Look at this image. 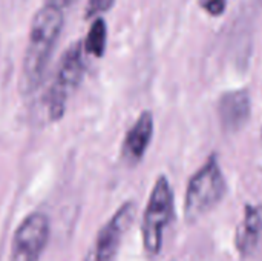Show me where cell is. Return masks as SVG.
Returning a JSON list of instances; mask_svg holds the SVG:
<instances>
[{
  "label": "cell",
  "instance_id": "52a82bcc",
  "mask_svg": "<svg viewBox=\"0 0 262 261\" xmlns=\"http://www.w3.org/2000/svg\"><path fill=\"white\" fill-rule=\"evenodd\" d=\"M252 114V103L247 91H230L221 95L218 102V117L226 132L243 129Z\"/></svg>",
  "mask_w": 262,
  "mask_h": 261
},
{
  "label": "cell",
  "instance_id": "8fae6325",
  "mask_svg": "<svg viewBox=\"0 0 262 261\" xmlns=\"http://www.w3.org/2000/svg\"><path fill=\"white\" fill-rule=\"evenodd\" d=\"M114 2L115 0H89L86 11H84V15L88 18H91V17H95L98 14H103L114 6Z\"/></svg>",
  "mask_w": 262,
  "mask_h": 261
},
{
  "label": "cell",
  "instance_id": "30bf717a",
  "mask_svg": "<svg viewBox=\"0 0 262 261\" xmlns=\"http://www.w3.org/2000/svg\"><path fill=\"white\" fill-rule=\"evenodd\" d=\"M106 43H107L106 22L98 17V18H95V22L92 23V26L86 35V40L83 43V49L86 54H91L94 57H101L104 54Z\"/></svg>",
  "mask_w": 262,
  "mask_h": 261
},
{
  "label": "cell",
  "instance_id": "3957f363",
  "mask_svg": "<svg viewBox=\"0 0 262 261\" xmlns=\"http://www.w3.org/2000/svg\"><path fill=\"white\" fill-rule=\"evenodd\" d=\"M226 194V182L220 165L210 158L189 182L184 211L189 220H195L215 208Z\"/></svg>",
  "mask_w": 262,
  "mask_h": 261
},
{
  "label": "cell",
  "instance_id": "7c38bea8",
  "mask_svg": "<svg viewBox=\"0 0 262 261\" xmlns=\"http://www.w3.org/2000/svg\"><path fill=\"white\" fill-rule=\"evenodd\" d=\"M200 5L210 15H221L226 11L227 0H200Z\"/></svg>",
  "mask_w": 262,
  "mask_h": 261
},
{
  "label": "cell",
  "instance_id": "277c9868",
  "mask_svg": "<svg viewBox=\"0 0 262 261\" xmlns=\"http://www.w3.org/2000/svg\"><path fill=\"white\" fill-rule=\"evenodd\" d=\"M173 212V194L166 177H160L152 189L144 218L143 242L149 254L155 255L163 246L164 229L167 228Z\"/></svg>",
  "mask_w": 262,
  "mask_h": 261
},
{
  "label": "cell",
  "instance_id": "5b68a950",
  "mask_svg": "<svg viewBox=\"0 0 262 261\" xmlns=\"http://www.w3.org/2000/svg\"><path fill=\"white\" fill-rule=\"evenodd\" d=\"M49 238V220L41 212L28 215L17 228L9 261H38Z\"/></svg>",
  "mask_w": 262,
  "mask_h": 261
},
{
  "label": "cell",
  "instance_id": "9c48e42d",
  "mask_svg": "<svg viewBox=\"0 0 262 261\" xmlns=\"http://www.w3.org/2000/svg\"><path fill=\"white\" fill-rule=\"evenodd\" d=\"M262 232V214L256 208H247L244 225L239 231L238 237V246L241 251L249 252L255 248V245L259 240V235Z\"/></svg>",
  "mask_w": 262,
  "mask_h": 261
},
{
  "label": "cell",
  "instance_id": "4fadbf2b",
  "mask_svg": "<svg viewBox=\"0 0 262 261\" xmlns=\"http://www.w3.org/2000/svg\"><path fill=\"white\" fill-rule=\"evenodd\" d=\"M45 2H46V5H51V6H55V8L63 9V8L69 6L72 0H45Z\"/></svg>",
  "mask_w": 262,
  "mask_h": 261
},
{
  "label": "cell",
  "instance_id": "6da1fadb",
  "mask_svg": "<svg viewBox=\"0 0 262 261\" xmlns=\"http://www.w3.org/2000/svg\"><path fill=\"white\" fill-rule=\"evenodd\" d=\"M63 28V9L46 5L41 6L31 23L29 38L23 57L21 85L26 92L40 85L48 62L57 45Z\"/></svg>",
  "mask_w": 262,
  "mask_h": 261
},
{
  "label": "cell",
  "instance_id": "7a4b0ae2",
  "mask_svg": "<svg viewBox=\"0 0 262 261\" xmlns=\"http://www.w3.org/2000/svg\"><path fill=\"white\" fill-rule=\"evenodd\" d=\"M83 43L77 42L71 45L57 68L55 77L48 92V115L52 122L60 120L64 115L68 102L81 83L84 74V60H83Z\"/></svg>",
  "mask_w": 262,
  "mask_h": 261
},
{
  "label": "cell",
  "instance_id": "ba28073f",
  "mask_svg": "<svg viewBox=\"0 0 262 261\" xmlns=\"http://www.w3.org/2000/svg\"><path fill=\"white\" fill-rule=\"evenodd\" d=\"M152 135H154V117L149 111H144L124 137L123 142L124 160H127L129 163H138L146 154Z\"/></svg>",
  "mask_w": 262,
  "mask_h": 261
},
{
  "label": "cell",
  "instance_id": "8992f818",
  "mask_svg": "<svg viewBox=\"0 0 262 261\" xmlns=\"http://www.w3.org/2000/svg\"><path fill=\"white\" fill-rule=\"evenodd\" d=\"M135 212L134 203H124L100 229L86 261H115L121 240L135 218Z\"/></svg>",
  "mask_w": 262,
  "mask_h": 261
}]
</instances>
